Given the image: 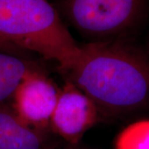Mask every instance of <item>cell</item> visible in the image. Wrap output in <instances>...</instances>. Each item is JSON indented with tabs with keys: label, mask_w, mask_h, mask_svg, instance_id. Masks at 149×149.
Listing matches in <instances>:
<instances>
[{
	"label": "cell",
	"mask_w": 149,
	"mask_h": 149,
	"mask_svg": "<svg viewBox=\"0 0 149 149\" xmlns=\"http://www.w3.org/2000/svg\"><path fill=\"white\" fill-rule=\"evenodd\" d=\"M115 149H149V119L129 124L118 133Z\"/></svg>",
	"instance_id": "ba28073f"
},
{
	"label": "cell",
	"mask_w": 149,
	"mask_h": 149,
	"mask_svg": "<svg viewBox=\"0 0 149 149\" xmlns=\"http://www.w3.org/2000/svg\"><path fill=\"white\" fill-rule=\"evenodd\" d=\"M32 69L27 61L13 55L0 52V104L13 98L22 80Z\"/></svg>",
	"instance_id": "52a82bcc"
},
{
	"label": "cell",
	"mask_w": 149,
	"mask_h": 149,
	"mask_svg": "<svg viewBox=\"0 0 149 149\" xmlns=\"http://www.w3.org/2000/svg\"><path fill=\"white\" fill-rule=\"evenodd\" d=\"M143 0H65V12L78 31L94 37H109L131 27Z\"/></svg>",
	"instance_id": "3957f363"
},
{
	"label": "cell",
	"mask_w": 149,
	"mask_h": 149,
	"mask_svg": "<svg viewBox=\"0 0 149 149\" xmlns=\"http://www.w3.org/2000/svg\"><path fill=\"white\" fill-rule=\"evenodd\" d=\"M62 149H83L80 148V147H78V144H76V145H70L68 147H65L64 148Z\"/></svg>",
	"instance_id": "9c48e42d"
},
{
	"label": "cell",
	"mask_w": 149,
	"mask_h": 149,
	"mask_svg": "<svg viewBox=\"0 0 149 149\" xmlns=\"http://www.w3.org/2000/svg\"><path fill=\"white\" fill-rule=\"evenodd\" d=\"M59 91L52 80L35 69L31 70L17 88L13 110L28 126L45 130L56 104Z\"/></svg>",
	"instance_id": "5b68a950"
},
{
	"label": "cell",
	"mask_w": 149,
	"mask_h": 149,
	"mask_svg": "<svg viewBox=\"0 0 149 149\" xmlns=\"http://www.w3.org/2000/svg\"><path fill=\"white\" fill-rule=\"evenodd\" d=\"M0 36L10 45L56 61L65 72L80 52L47 0H0Z\"/></svg>",
	"instance_id": "7a4b0ae2"
},
{
	"label": "cell",
	"mask_w": 149,
	"mask_h": 149,
	"mask_svg": "<svg viewBox=\"0 0 149 149\" xmlns=\"http://www.w3.org/2000/svg\"><path fill=\"white\" fill-rule=\"evenodd\" d=\"M0 149H54L45 130L28 126L13 108L0 104Z\"/></svg>",
	"instance_id": "8992f818"
},
{
	"label": "cell",
	"mask_w": 149,
	"mask_h": 149,
	"mask_svg": "<svg viewBox=\"0 0 149 149\" xmlns=\"http://www.w3.org/2000/svg\"><path fill=\"white\" fill-rule=\"evenodd\" d=\"M8 44H9V43L8 42H6L5 40L0 36V47H1V46L3 47V45H8Z\"/></svg>",
	"instance_id": "30bf717a"
},
{
	"label": "cell",
	"mask_w": 149,
	"mask_h": 149,
	"mask_svg": "<svg viewBox=\"0 0 149 149\" xmlns=\"http://www.w3.org/2000/svg\"><path fill=\"white\" fill-rule=\"evenodd\" d=\"M100 114L95 103L68 81L59 91L50 127L70 145H76L84 134L98 122Z\"/></svg>",
	"instance_id": "277c9868"
},
{
	"label": "cell",
	"mask_w": 149,
	"mask_h": 149,
	"mask_svg": "<svg viewBox=\"0 0 149 149\" xmlns=\"http://www.w3.org/2000/svg\"><path fill=\"white\" fill-rule=\"evenodd\" d=\"M66 72L104 115H122L149 104V61L129 46L98 41L80 47Z\"/></svg>",
	"instance_id": "6da1fadb"
}]
</instances>
